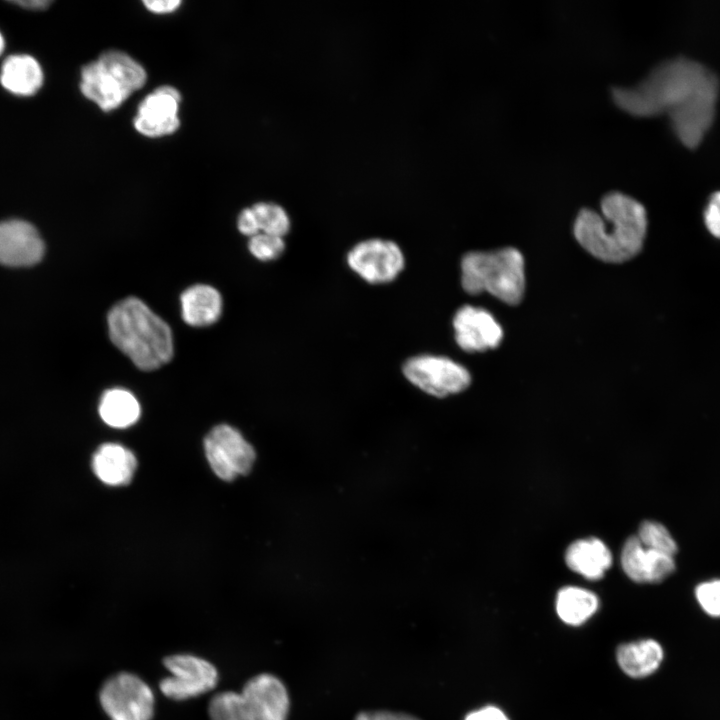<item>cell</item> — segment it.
I'll use <instances>...</instances> for the list:
<instances>
[{
  "label": "cell",
  "instance_id": "24",
  "mask_svg": "<svg viewBox=\"0 0 720 720\" xmlns=\"http://www.w3.org/2000/svg\"><path fill=\"white\" fill-rule=\"evenodd\" d=\"M637 537L642 545L648 549L672 557L677 552L676 542L665 526L658 522L644 521L640 525Z\"/></svg>",
  "mask_w": 720,
  "mask_h": 720
},
{
  "label": "cell",
  "instance_id": "31",
  "mask_svg": "<svg viewBox=\"0 0 720 720\" xmlns=\"http://www.w3.org/2000/svg\"><path fill=\"white\" fill-rule=\"evenodd\" d=\"M180 0H145L143 4L151 12L164 14L175 11L180 5Z\"/></svg>",
  "mask_w": 720,
  "mask_h": 720
},
{
  "label": "cell",
  "instance_id": "16",
  "mask_svg": "<svg viewBox=\"0 0 720 720\" xmlns=\"http://www.w3.org/2000/svg\"><path fill=\"white\" fill-rule=\"evenodd\" d=\"M137 466L134 454L119 444L101 445L92 458L96 476L108 485H125L130 482Z\"/></svg>",
  "mask_w": 720,
  "mask_h": 720
},
{
  "label": "cell",
  "instance_id": "18",
  "mask_svg": "<svg viewBox=\"0 0 720 720\" xmlns=\"http://www.w3.org/2000/svg\"><path fill=\"white\" fill-rule=\"evenodd\" d=\"M565 561L574 572L597 580L611 566L612 555L601 540L588 538L573 542L566 551Z\"/></svg>",
  "mask_w": 720,
  "mask_h": 720
},
{
  "label": "cell",
  "instance_id": "3",
  "mask_svg": "<svg viewBox=\"0 0 720 720\" xmlns=\"http://www.w3.org/2000/svg\"><path fill=\"white\" fill-rule=\"evenodd\" d=\"M111 341L140 369L160 368L173 356V337L167 323L143 301L128 297L107 316Z\"/></svg>",
  "mask_w": 720,
  "mask_h": 720
},
{
  "label": "cell",
  "instance_id": "13",
  "mask_svg": "<svg viewBox=\"0 0 720 720\" xmlns=\"http://www.w3.org/2000/svg\"><path fill=\"white\" fill-rule=\"evenodd\" d=\"M44 251V242L32 224L19 219L0 222V264L31 266L43 258Z\"/></svg>",
  "mask_w": 720,
  "mask_h": 720
},
{
  "label": "cell",
  "instance_id": "15",
  "mask_svg": "<svg viewBox=\"0 0 720 720\" xmlns=\"http://www.w3.org/2000/svg\"><path fill=\"white\" fill-rule=\"evenodd\" d=\"M626 575L637 583H658L675 570L672 556L648 549L637 536L628 538L621 552Z\"/></svg>",
  "mask_w": 720,
  "mask_h": 720
},
{
  "label": "cell",
  "instance_id": "2",
  "mask_svg": "<svg viewBox=\"0 0 720 720\" xmlns=\"http://www.w3.org/2000/svg\"><path fill=\"white\" fill-rule=\"evenodd\" d=\"M601 212L582 209L575 220L574 235L594 257L620 263L634 257L642 248L647 230L644 206L621 192L607 193Z\"/></svg>",
  "mask_w": 720,
  "mask_h": 720
},
{
  "label": "cell",
  "instance_id": "5",
  "mask_svg": "<svg viewBox=\"0 0 720 720\" xmlns=\"http://www.w3.org/2000/svg\"><path fill=\"white\" fill-rule=\"evenodd\" d=\"M290 700L283 682L269 673L249 679L240 693L220 692L208 705L211 720H287Z\"/></svg>",
  "mask_w": 720,
  "mask_h": 720
},
{
  "label": "cell",
  "instance_id": "8",
  "mask_svg": "<svg viewBox=\"0 0 720 720\" xmlns=\"http://www.w3.org/2000/svg\"><path fill=\"white\" fill-rule=\"evenodd\" d=\"M402 372L412 385L438 398L457 394L471 383V375L464 366L439 355L411 357L403 364Z\"/></svg>",
  "mask_w": 720,
  "mask_h": 720
},
{
  "label": "cell",
  "instance_id": "22",
  "mask_svg": "<svg viewBox=\"0 0 720 720\" xmlns=\"http://www.w3.org/2000/svg\"><path fill=\"white\" fill-rule=\"evenodd\" d=\"M99 414L109 426L125 428L138 420L140 406L131 392L113 388L103 393L99 404Z\"/></svg>",
  "mask_w": 720,
  "mask_h": 720
},
{
  "label": "cell",
  "instance_id": "14",
  "mask_svg": "<svg viewBox=\"0 0 720 720\" xmlns=\"http://www.w3.org/2000/svg\"><path fill=\"white\" fill-rule=\"evenodd\" d=\"M458 346L467 352L493 349L503 338V330L494 317L482 308L465 305L453 318Z\"/></svg>",
  "mask_w": 720,
  "mask_h": 720
},
{
  "label": "cell",
  "instance_id": "29",
  "mask_svg": "<svg viewBox=\"0 0 720 720\" xmlns=\"http://www.w3.org/2000/svg\"><path fill=\"white\" fill-rule=\"evenodd\" d=\"M355 720H420L415 716L405 713L390 711L361 712Z\"/></svg>",
  "mask_w": 720,
  "mask_h": 720
},
{
  "label": "cell",
  "instance_id": "11",
  "mask_svg": "<svg viewBox=\"0 0 720 720\" xmlns=\"http://www.w3.org/2000/svg\"><path fill=\"white\" fill-rule=\"evenodd\" d=\"M207 460L215 474L231 481L250 472L256 453L235 428L221 424L214 427L204 440Z\"/></svg>",
  "mask_w": 720,
  "mask_h": 720
},
{
  "label": "cell",
  "instance_id": "26",
  "mask_svg": "<svg viewBox=\"0 0 720 720\" xmlns=\"http://www.w3.org/2000/svg\"><path fill=\"white\" fill-rule=\"evenodd\" d=\"M701 608L712 617H720V579L701 583L695 589Z\"/></svg>",
  "mask_w": 720,
  "mask_h": 720
},
{
  "label": "cell",
  "instance_id": "23",
  "mask_svg": "<svg viewBox=\"0 0 720 720\" xmlns=\"http://www.w3.org/2000/svg\"><path fill=\"white\" fill-rule=\"evenodd\" d=\"M260 233L283 237L290 229V219L278 204L258 202L252 206Z\"/></svg>",
  "mask_w": 720,
  "mask_h": 720
},
{
  "label": "cell",
  "instance_id": "4",
  "mask_svg": "<svg viewBox=\"0 0 720 720\" xmlns=\"http://www.w3.org/2000/svg\"><path fill=\"white\" fill-rule=\"evenodd\" d=\"M461 283L471 295L488 292L516 305L525 290L523 256L514 248L467 253L461 261Z\"/></svg>",
  "mask_w": 720,
  "mask_h": 720
},
{
  "label": "cell",
  "instance_id": "33",
  "mask_svg": "<svg viewBox=\"0 0 720 720\" xmlns=\"http://www.w3.org/2000/svg\"><path fill=\"white\" fill-rule=\"evenodd\" d=\"M4 47H5V40H4L3 35L0 32V54L3 52Z\"/></svg>",
  "mask_w": 720,
  "mask_h": 720
},
{
  "label": "cell",
  "instance_id": "19",
  "mask_svg": "<svg viewBox=\"0 0 720 720\" xmlns=\"http://www.w3.org/2000/svg\"><path fill=\"white\" fill-rule=\"evenodd\" d=\"M0 82L12 94L30 96L42 86L43 71L39 62L32 56L11 55L3 62Z\"/></svg>",
  "mask_w": 720,
  "mask_h": 720
},
{
  "label": "cell",
  "instance_id": "7",
  "mask_svg": "<svg viewBox=\"0 0 720 720\" xmlns=\"http://www.w3.org/2000/svg\"><path fill=\"white\" fill-rule=\"evenodd\" d=\"M99 701L110 720H152L154 715L151 688L130 672L108 678L100 689Z\"/></svg>",
  "mask_w": 720,
  "mask_h": 720
},
{
  "label": "cell",
  "instance_id": "28",
  "mask_svg": "<svg viewBox=\"0 0 720 720\" xmlns=\"http://www.w3.org/2000/svg\"><path fill=\"white\" fill-rule=\"evenodd\" d=\"M239 231L250 238L260 233L256 216L252 207L245 208L241 211L237 220Z\"/></svg>",
  "mask_w": 720,
  "mask_h": 720
},
{
  "label": "cell",
  "instance_id": "9",
  "mask_svg": "<svg viewBox=\"0 0 720 720\" xmlns=\"http://www.w3.org/2000/svg\"><path fill=\"white\" fill-rule=\"evenodd\" d=\"M170 676L163 678L159 688L164 696L176 701L198 697L214 689L218 683L216 667L201 657L175 654L163 659Z\"/></svg>",
  "mask_w": 720,
  "mask_h": 720
},
{
  "label": "cell",
  "instance_id": "25",
  "mask_svg": "<svg viewBox=\"0 0 720 720\" xmlns=\"http://www.w3.org/2000/svg\"><path fill=\"white\" fill-rule=\"evenodd\" d=\"M250 253L260 261H272L279 258L285 250L283 237L258 233L248 243Z\"/></svg>",
  "mask_w": 720,
  "mask_h": 720
},
{
  "label": "cell",
  "instance_id": "27",
  "mask_svg": "<svg viewBox=\"0 0 720 720\" xmlns=\"http://www.w3.org/2000/svg\"><path fill=\"white\" fill-rule=\"evenodd\" d=\"M704 220L709 232L720 238V192L711 196L705 209Z\"/></svg>",
  "mask_w": 720,
  "mask_h": 720
},
{
  "label": "cell",
  "instance_id": "30",
  "mask_svg": "<svg viewBox=\"0 0 720 720\" xmlns=\"http://www.w3.org/2000/svg\"><path fill=\"white\" fill-rule=\"evenodd\" d=\"M465 720H509V718L499 708L486 706L469 713Z\"/></svg>",
  "mask_w": 720,
  "mask_h": 720
},
{
  "label": "cell",
  "instance_id": "21",
  "mask_svg": "<svg viewBox=\"0 0 720 720\" xmlns=\"http://www.w3.org/2000/svg\"><path fill=\"white\" fill-rule=\"evenodd\" d=\"M597 596L589 590L567 586L559 590L556 611L559 618L569 625H581L598 609Z\"/></svg>",
  "mask_w": 720,
  "mask_h": 720
},
{
  "label": "cell",
  "instance_id": "10",
  "mask_svg": "<svg viewBox=\"0 0 720 720\" xmlns=\"http://www.w3.org/2000/svg\"><path fill=\"white\" fill-rule=\"evenodd\" d=\"M350 269L370 284H386L403 271L405 257L394 241L373 238L354 245L346 256Z\"/></svg>",
  "mask_w": 720,
  "mask_h": 720
},
{
  "label": "cell",
  "instance_id": "32",
  "mask_svg": "<svg viewBox=\"0 0 720 720\" xmlns=\"http://www.w3.org/2000/svg\"><path fill=\"white\" fill-rule=\"evenodd\" d=\"M17 4L24 8L39 10V9L46 8L50 4V1H45V0L18 1Z\"/></svg>",
  "mask_w": 720,
  "mask_h": 720
},
{
  "label": "cell",
  "instance_id": "20",
  "mask_svg": "<svg viewBox=\"0 0 720 720\" xmlns=\"http://www.w3.org/2000/svg\"><path fill=\"white\" fill-rule=\"evenodd\" d=\"M662 646L653 639L626 643L617 650V661L624 673L632 678H644L654 673L662 663Z\"/></svg>",
  "mask_w": 720,
  "mask_h": 720
},
{
  "label": "cell",
  "instance_id": "6",
  "mask_svg": "<svg viewBox=\"0 0 720 720\" xmlns=\"http://www.w3.org/2000/svg\"><path fill=\"white\" fill-rule=\"evenodd\" d=\"M140 63L119 50H108L81 70L82 94L103 111L118 108L146 82Z\"/></svg>",
  "mask_w": 720,
  "mask_h": 720
},
{
  "label": "cell",
  "instance_id": "12",
  "mask_svg": "<svg viewBox=\"0 0 720 720\" xmlns=\"http://www.w3.org/2000/svg\"><path fill=\"white\" fill-rule=\"evenodd\" d=\"M180 102L181 95L176 88L158 87L140 102L133 120L135 129L147 137L174 133L180 126Z\"/></svg>",
  "mask_w": 720,
  "mask_h": 720
},
{
  "label": "cell",
  "instance_id": "1",
  "mask_svg": "<svg viewBox=\"0 0 720 720\" xmlns=\"http://www.w3.org/2000/svg\"><path fill=\"white\" fill-rule=\"evenodd\" d=\"M718 94V78L686 58L663 62L637 86L612 89L615 104L634 116L666 113L676 136L687 147L697 146L710 128Z\"/></svg>",
  "mask_w": 720,
  "mask_h": 720
},
{
  "label": "cell",
  "instance_id": "17",
  "mask_svg": "<svg viewBox=\"0 0 720 720\" xmlns=\"http://www.w3.org/2000/svg\"><path fill=\"white\" fill-rule=\"evenodd\" d=\"M183 320L193 327L215 323L222 313V298L213 287L197 284L187 288L180 297Z\"/></svg>",
  "mask_w": 720,
  "mask_h": 720
}]
</instances>
